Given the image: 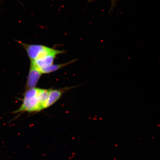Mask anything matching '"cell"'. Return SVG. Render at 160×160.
<instances>
[{"mask_svg":"<svg viewBox=\"0 0 160 160\" xmlns=\"http://www.w3.org/2000/svg\"><path fill=\"white\" fill-rule=\"evenodd\" d=\"M42 74L41 69L36 65L34 62L31 60L29 71L26 84L27 90L36 88Z\"/></svg>","mask_w":160,"mask_h":160,"instance_id":"obj_3","label":"cell"},{"mask_svg":"<svg viewBox=\"0 0 160 160\" xmlns=\"http://www.w3.org/2000/svg\"><path fill=\"white\" fill-rule=\"evenodd\" d=\"M65 53V51L55 49L53 52L33 61L40 69L53 64L54 61L58 55Z\"/></svg>","mask_w":160,"mask_h":160,"instance_id":"obj_4","label":"cell"},{"mask_svg":"<svg viewBox=\"0 0 160 160\" xmlns=\"http://www.w3.org/2000/svg\"><path fill=\"white\" fill-rule=\"evenodd\" d=\"M110 1H111L112 6L111 7H112V8L115 5L116 0H110Z\"/></svg>","mask_w":160,"mask_h":160,"instance_id":"obj_7","label":"cell"},{"mask_svg":"<svg viewBox=\"0 0 160 160\" xmlns=\"http://www.w3.org/2000/svg\"><path fill=\"white\" fill-rule=\"evenodd\" d=\"M75 87L65 88L59 89H50L48 97L43 106V110L52 105L61 98L64 93L68 90Z\"/></svg>","mask_w":160,"mask_h":160,"instance_id":"obj_5","label":"cell"},{"mask_svg":"<svg viewBox=\"0 0 160 160\" xmlns=\"http://www.w3.org/2000/svg\"><path fill=\"white\" fill-rule=\"evenodd\" d=\"M49 91L50 89L36 88L27 89L24 95L22 103L13 113L23 112L31 113L42 111L48 97Z\"/></svg>","mask_w":160,"mask_h":160,"instance_id":"obj_1","label":"cell"},{"mask_svg":"<svg viewBox=\"0 0 160 160\" xmlns=\"http://www.w3.org/2000/svg\"><path fill=\"white\" fill-rule=\"evenodd\" d=\"M25 49L27 55L31 61H35L53 52L55 49L47 46L38 44H29L18 41Z\"/></svg>","mask_w":160,"mask_h":160,"instance_id":"obj_2","label":"cell"},{"mask_svg":"<svg viewBox=\"0 0 160 160\" xmlns=\"http://www.w3.org/2000/svg\"><path fill=\"white\" fill-rule=\"evenodd\" d=\"M77 61V59H74L70 62L60 64H52L46 67L45 68L41 69L42 72L43 74H47L52 72L57 71L60 69L62 68L65 66L68 65L71 63Z\"/></svg>","mask_w":160,"mask_h":160,"instance_id":"obj_6","label":"cell"}]
</instances>
